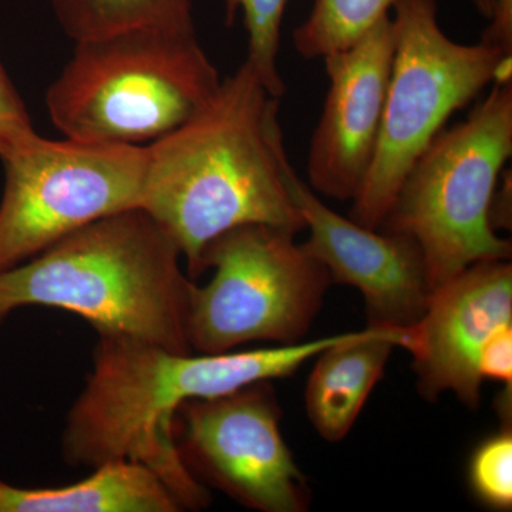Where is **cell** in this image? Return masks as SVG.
<instances>
[{"label": "cell", "mask_w": 512, "mask_h": 512, "mask_svg": "<svg viewBox=\"0 0 512 512\" xmlns=\"http://www.w3.org/2000/svg\"><path fill=\"white\" fill-rule=\"evenodd\" d=\"M279 100L245 60L190 119L146 146L140 208L177 242L192 281L204 274L205 249L229 229L305 231L286 183Z\"/></svg>", "instance_id": "cell-1"}, {"label": "cell", "mask_w": 512, "mask_h": 512, "mask_svg": "<svg viewBox=\"0 0 512 512\" xmlns=\"http://www.w3.org/2000/svg\"><path fill=\"white\" fill-rule=\"evenodd\" d=\"M350 333L198 356L178 355L141 340L99 336L92 373L67 414L64 460L92 468L137 461L164 481L183 510L207 507V488L187 470L175 447V410L188 400L214 399L252 383L291 376Z\"/></svg>", "instance_id": "cell-2"}, {"label": "cell", "mask_w": 512, "mask_h": 512, "mask_svg": "<svg viewBox=\"0 0 512 512\" xmlns=\"http://www.w3.org/2000/svg\"><path fill=\"white\" fill-rule=\"evenodd\" d=\"M181 261L177 242L143 208L117 212L0 272V323L23 306H46L80 316L99 336L190 355L194 281Z\"/></svg>", "instance_id": "cell-3"}, {"label": "cell", "mask_w": 512, "mask_h": 512, "mask_svg": "<svg viewBox=\"0 0 512 512\" xmlns=\"http://www.w3.org/2000/svg\"><path fill=\"white\" fill-rule=\"evenodd\" d=\"M220 84L197 30L133 29L76 42L46 107L66 138L148 146L190 119Z\"/></svg>", "instance_id": "cell-4"}, {"label": "cell", "mask_w": 512, "mask_h": 512, "mask_svg": "<svg viewBox=\"0 0 512 512\" xmlns=\"http://www.w3.org/2000/svg\"><path fill=\"white\" fill-rule=\"evenodd\" d=\"M512 156V84L495 86L456 126L434 137L404 177L384 231L413 238L431 291L468 266L510 261V239L490 221L491 201Z\"/></svg>", "instance_id": "cell-5"}, {"label": "cell", "mask_w": 512, "mask_h": 512, "mask_svg": "<svg viewBox=\"0 0 512 512\" xmlns=\"http://www.w3.org/2000/svg\"><path fill=\"white\" fill-rule=\"evenodd\" d=\"M394 52L379 140L350 218L382 227L414 161L456 111L493 83L505 53L454 42L441 29L437 0H396Z\"/></svg>", "instance_id": "cell-6"}, {"label": "cell", "mask_w": 512, "mask_h": 512, "mask_svg": "<svg viewBox=\"0 0 512 512\" xmlns=\"http://www.w3.org/2000/svg\"><path fill=\"white\" fill-rule=\"evenodd\" d=\"M295 232L249 224L224 232L202 255L211 282L192 285L188 339L205 355L251 342H301L318 315L332 278L295 241Z\"/></svg>", "instance_id": "cell-7"}, {"label": "cell", "mask_w": 512, "mask_h": 512, "mask_svg": "<svg viewBox=\"0 0 512 512\" xmlns=\"http://www.w3.org/2000/svg\"><path fill=\"white\" fill-rule=\"evenodd\" d=\"M0 272L92 222L140 207L147 147L39 134L0 158Z\"/></svg>", "instance_id": "cell-8"}, {"label": "cell", "mask_w": 512, "mask_h": 512, "mask_svg": "<svg viewBox=\"0 0 512 512\" xmlns=\"http://www.w3.org/2000/svg\"><path fill=\"white\" fill-rule=\"evenodd\" d=\"M281 407L269 380L225 396L184 402L173 437L198 481L261 512H302L311 493L281 433Z\"/></svg>", "instance_id": "cell-9"}, {"label": "cell", "mask_w": 512, "mask_h": 512, "mask_svg": "<svg viewBox=\"0 0 512 512\" xmlns=\"http://www.w3.org/2000/svg\"><path fill=\"white\" fill-rule=\"evenodd\" d=\"M286 183L309 231L303 249L328 269L332 282L362 292L369 326L414 325L433 292L417 242L397 232L367 228L333 211L292 164Z\"/></svg>", "instance_id": "cell-10"}, {"label": "cell", "mask_w": 512, "mask_h": 512, "mask_svg": "<svg viewBox=\"0 0 512 512\" xmlns=\"http://www.w3.org/2000/svg\"><path fill=\"white\" fill-rule=\"evenodd\" d=\"M393 52L389 15L355 45L323 57L329 90L308 154L316 194L355 200L375 156Z\"/></svg>", "instance_id": "cell-11"}, {"label": "cell", "mask_w": 512, "mask_h": 512, "mask_svg": "<svg viewBox=\"0 0 512 512\" xmlns=\"http://www.w3.org/2000/svg\"><path fill=\"white\" fill-rule=\"evenodd\" d=\"M510 323V261L477 262L434 289L423 316L409 326L406 346L420 393L436 399L451 392L466 406L477 407L481 349L495 330Z\"/></svg>", "instance_id": "cell-12"}, {"label": "cell", "mask_w": 512, "mask_h": 512, "mask_svg": "<svg viewBox=\"0 0 512 512\" xmlns=\"http://www.w3.org/2000/svg\"><path fill=\"white\" fill-rule=\"evenodd\" d=\"M407 340L409 328L369 326L316 356L305 402L323 440L338 443L348 436L393 349H406Z\"/></svg>", "instance_id": "cell-13"}, {"label": "cell", "mask_w": 512, "mask_h": 512, "mask_svg": "<svg viewBox=\"0 0 512 512\" xmlns=\"http://www.w3.org/2000/svg\"><path fill=\"white\" fill-rule=\"evenodd\" d=\"M170 488L137 461L94 467L92 476L56 488H19L0 481V512H178Z\"/></svg>", "instance_id": "cell-14"}, {"label": "cell", "mask_w": 512, "mask_h": 512, "mask_svg": "<svg viewBox=\"0 0 512 512\" xmlns=\"http://www.w3.org/2000/svg\"><path fill=\"white\" fill-rule=\"evenodd\" d=\"M60 28L76 42L126 30H195L194 0H52Z\"/></svg>", "instance_id": "cell-15"}, {"label": "cell", "mask_w": 512, "mask_h": 512, "mask_svg": "<svg viewBox=\"0 0 512 512\" xmlns=\"http://www.w3.org/2000/svg\"><path fill=\"white\" fill-rule=\"evenodd\" d=\"M396 0H315L293 32L296 52L308 60L348 49L392 12Z\"/></svg>", "instance_id": "cell-16"}, {"label": "cell", "mask_w": 512, "mask_h": 512, "mask_svg": "<svg viewBox=\"0 0 512 512\" xmlns=\"http://www.w3.org/2000/svg\"><path fill=\"white\" fill-rule=\"evenodd\" d=\"M286 3L288 0H224L228 26H232L238 12H242L249 37L247 60L266 90L278 99L286 92L278 66Z\"/></svg>", "instance_id": "cell-17"}, {"label": "cell", "mask_w": 512, "mask_h": 512, "mask_svg": "<svg viewBox=\"0 0 512 512\" xmlns=\"http://www.w3.org/2000/svg\"><path fill=\"white\" fill-rule=\"evenodd\" d=\"M474 495L495 510L512 507V433L511 424L488 437L471 456L468 468Z\"/></svg>", "instance_id": "cell-18"}, {"label": "cell", "mask_w": 512, "mask_h": 512, "mask_svg": "<svg viewBox=\"0 0 512 512\" xmlns=\"http://www.w3.org/2000/svg\"><path fill=\"white\" fill-rule=\"evenodd\" d=\"M36 136L26 104L0 62V158Z\"/></svg>", "instance_id": "cell-19"}, {"label": "cell", "mask_w": 512, "mask_h": 512, "mask_svg": "<svg viewBox=\"0 0 512 512\" xmlns=\"http://www.w3.org/2000/svg\"><path fill=\"white\" fill-rule=\"evenodd\" d=\"M481 380L512 386V323L501 326L488 338L478 359Z\"/></svg>", "instance_id": "cell-20"}, {"label": "cell", "mask_w": 512, "mask_h": 512, "mask_svg": "<svg viewBox=\"0 0 512 512\" xmlns=\"http://www.w3.org/2000/svg\"><path fill=\"white\" fill-rule=\"evenodd\" d=\"M490 25L484 30L481 42L512 55V0H493Z\"/></svg>", "instance_id": "cell-21"}, {"label": "cell", "mask_w": 512, "mask_h": 512, "mask_svg": "<svg viewBox=\"0 0 512 512\" xmlns=\"http://www.w3.org/2000/svg\"><path fill=\"white\" fill-rule=\"evenodd\" d=\"M476 6L478 12H480L481 16H484L485 19L491 18V12H493V0H471Z\"/></svg>", "instance_id": "cell-22"}]
</instances>
